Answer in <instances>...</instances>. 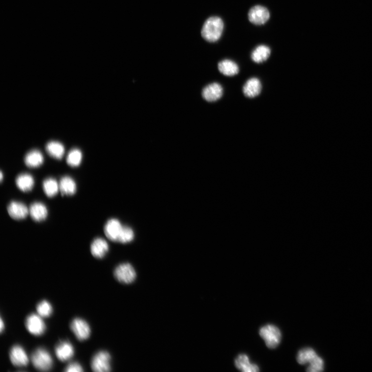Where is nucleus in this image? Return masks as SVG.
<instances>
[{"mask_svg":"<svg viewBox=\"0 0 372 372\" xmlns=\"http://www.w3.org/2000/svg\"><path fill=\"white\" fill-rule=\"evenodd\" d=\"M0 324H1V332H2L4 328V324L2 318L1 319V323H0Z\"/></svg>","mask_w":372,"mask_h":372,"instance_id":"7c9ffc66","label":"nucleus"},{"mask_svg":"<svg viewBox=\"0 0 372 372\" xmlns=\"http://www.w3.org/2000/svg\"><path fill=\"white\" fill-rule=\"evenodd\" d=\"M36 309L38 315L42 318H49L52 313V306L46 300L39 303L37 306Z\"/></svg>","mask_w":372,"mask_h":372,"instance_id":"bb28decb","label":"nucleus"},{"mask_svg":"<svg viewBox=\"0 0 372 372\" xmlns=\"http://www.w3.org/2000/svg\"><path fill=\"white\" fill-rule=\"evenodd\" d=\"M17 187L23 192H29L33 189L34 180L32 176L27 173L20 174L16 180Z\"/></svg>","mask_w":372,"mask_h":372,"instance_id":"6ab92c4d","label":"nucleus"},{"mask_svg":"<svg viewBox=\"0 0 372 372\" xmlns=\"http://www.w3.org/2000/svg\"><path fill=\"white\" fill-rule=\"evenodd\" d=\"M91 367L94 372H110L112 367L109 353L106 351H100L95 355L92 360Z\"/></svg>","mask_w":372,"mask_h":372,"instance_id":"39448f33","label":"nucleus"},{"mask_svg":"<svg viewBox=\"0 0 372 372\" xmlns=\"http://www.w3.org/2000/svg\"><path fill=\"white\" fill-rule=\"evenodd\" d=\"M0 175H1V180L2 181L3 179V173L2 172H1V174H0Z\"/></svg>","mask_w":372,"mask_h":372,"instance_id":"2f4dec72","label":"nucleus"},{"mask_svg":"<svg viewBox=\"0 0 372 372\" xmlns=\"http://www.w3.org/2000/svg\"><path fill=\"white\" fill-rule=\"evenodd\" d=\"M259 335L264 340L266 346L272 349L278 346L281 342V331L273 324H267L261 328Z\"/></svg>","mask_w":372,"mask_h":372,"instance_id":"f03ea898","label":"nucleus"},{"mask_svg":"<svg viewBox=\"0 0 372 372\" xmlns=\"http://www.w3.org/2000/svg\"><path fill=\"white\" fill-rule=\"evenodd\" d=\"M60 191L63 195H72L76 192L77 186L74 180L69 177L61 178L59 183Z\"/></svg>","mask_w":372,"mask_h":372,"instance_id":"aec40b11","label":"nucleus"},{"mask_svg":"<svg viewBox=\"0 0 372 372\" xmlns=\"http://www.w3.org/2000/svg\"><path fill=\"white\" fill-rule=\"evenodd\" d=\"M65 371L67 372H81L83 371V370L80 364L74 362L69 363L66 367Z\"/></svg>","mask_w":372,"mask_h":372,"instance_id":"c756f323","label":"nucleus"},{"mask_svg":"<svg viewBox=\"0 0 372 372\" xmlns=\"http://www.w3.org/2000/svg\"><path fill=\"white\" fill-rule=\"evenodd\" d=\"M318 356L312 348H306L298 352L297 360L300 365H306L309 364Z\"/></svg>","mask_w":372,"mask_h":372,"instance_id":"b1692460","label":"nucleus"},{"mask_svg":"<svg viewBox=\"0 0 372 372\" xmlns=\"http://www.w3.org/2000/svg\"><path fill=\"white\" fill-rule=\"evenodd\" d=\"M250 21L255 25H263L270 19V13L267 8L256 5L251 8L249 12Z\"/></svg>","mask_w":372,"mask_h":372,"instance_id":"423d86ee","label":"nucleus"},{"mask_svg":"<svg viewBox=\"0 0 372 372\" xmlns=\"http://www.w3.org/2000/svg\"><path fill=\"white\" fill-rule=\"evenodd\" d=\"M223 93L222 86L218 83H213L205 87L203 90L202 96L209 102H215L222 97Z\"/></svg>","mask_w":372,"mask_h":372,"instance_id":"9b49d317","label":"nucleus"},{"mask_svg":"<svg viewBox=\"0 0 372 372\" xmlns=\"http://www.w3.org/2000/svg\"><path fill=\"white\" fill-rule=\"evenodd\" d=\"M323 369V359L317 356L310 363L307 371L310 372H321Z\"/></svg>","mask_w":372,"mask_h":372,"instance_id":"c85d7f7f","label":"nucleus"},{"mask_svg":"<svg viewBox=\"0 0 372 372\" xmlns=\"http://www.w3.org/2000/svg\"><path fill=\"white\" fill-rule=\"evenodd\" d=\"M236 367L244 372H258L259 371V367L256 364L250 362L248 356L245 354H241L235 360Z\"/></svg>","mask_w":372,"mask_h":372,"instance_id":"f3484780","label":"nucleus"},{"mask_svg":"<svg viewBox=\"0 0 372 372\" xmlns=\"http://www.w3.org/2000/svg\"><path fill=\"white\" fill-rule=\"evenodd\" d=\"M262 85L259 79L252 78L246 82L243 87V93L248 98H255L262 91Z\"/></svg>","mask_w":372,"mask_h":372,"instance_id":"ddd939ff","label":"nucleus"},{"mask_svg":"<svg viewBox=\"0 0 372 372\" xmlns=\"http://www.w3.org/2000/svg\"><path fill=\"white\" fill-rule=\"evenodd\" d=\"M114 276L117 280L124 284H130L136 278V272L129 263H123L118 265L114 271Z\"/></svg>","mask_w":372,"mask_h":372,"instance_id":"20e7f679","label":"nucleus"},{"mask_svg":"<svg viewBox=\"0 0 372 372\" xmlns=\"http://www.w3.org/2000/svg\"><path fill=\"white\" fill-rule=\"evenodd\" d=\"M10 357L11 361L15 366L25 367L29 363L26 351L19 345H15L11 348Z\"/></svg>","mask_w":372,"mask_h":372,"instance_id":"9d476101","label":"nucleus"},{"mask_svg":"<svg viewBox=\"0 0 372 372\" xmlns=\"http://www.w3.org/2000/svg\"><path fill=\"white\" fill-rule=\"evenodd\" d=\"M7 211L10 216L15 220L25 219L29 214V209L27 206L17 201H13L10 203L7 207Z\"/></svg>","mask_w":372,"mask_h":372,"instance_id":"f8f14e48","label":"nucleus"},{"mask_svg":"<svg viewBox=\"0 0 372 372\" xmlns=\"http://www.w3.org/2000/svg\"><path fill=\"white\" fill-rule=\"evenodd\" d=\"M224 28V23L222 19L218 17H211L205 22L201 34L206 41L215 42L222 35Z\"/></svg>","mask_w":372,"mask_h":372,"instance_id":"f257e3e1","label":"nucleus"},{"mask_svg":"<svg viewBox=\"0 0 372 372\" xmlns=\"http://www.w3.org/2000/svg\"><path fill=\"white\" fill-rule=\"evenodd\" d=\"M55 355L61 361H66L73 357L74 349L72 344L67 341L59 343L55 349Z\"/></svg>","mask_w":372,"mask_h":372,"instance_id":"4468645a","label":"nucleus"},{"mask_svg":"<svg viewBox=\"0 0 372 372\" xmlns=\"http://www.w3.org/2000/svg\"><path fill=\"white\" fill-rule=\"evenodd\" d=\"M43 162L44 157L37 150H31L25 156V162L29 168H37L41 166Z\"/></svg>","mask_w":372,"mask_h":372,"instance_id":"412c9836","label":"nucleus"},{"mask_svg":"<svg viewBox=\"0 0 372 372\" xmlns=\"http://www.w3.org/2000/svg\"><path fill=\"white\" fill-rule=\"evenodd\" d=\"M44 191L47 196L52 197L56 195L60 191L59 184L53 178L46 179L43 184Z\"/></svg>","mask_w":372,"mask_h":372,"instance_id":"393cba45","label":"nucleus"},{"mask_svg":"<svg viewBox=\"0 0 372 372\" xmlns=\"http://www.w3.org/2000/svg\"><path fill=\"white\" fill-rule=\"evenodd\" d=\"M218 69L221 74L229 77L237 75L240 71L238 65L229 60H225L219 62Z\"/></svg>","mask_w":372,"mask_h":372,"instance_id":"a211bd4d","label":"nucleus"},{"mask_svg":"<svg viewBox=\"0 0 372 372\" xmlns=\"http://www.w3.org/2000/svg\"><path fill=\"white\" fill-rule=\"evenodd\" d=\"M271 51L268 47L260 45L253 50L251 54V59L257 63H261L266 61L271 55Z\"/></svg>","mask_w":372,"mask_h":372,"instance_id":"4be33fe9","label":"nucleus"},{"mask_svg":"<svg viewBox=\"0 0 372 372\" xmlns=\"http://www.w3.org/2000/svg\"><path fill=\"white\" fill-rule=\"evenodd\" d=\"M29 209L30 216L36 222L45 220L48 215V210L46 206L40 202L32 204Z\"/></svg>","mask_w":372,"mask_h":372,"instance_id":"2eb2a0df","label":"nucleus"},{"mask_svg":"<svg viewBox=\"0 0 372 372\" xmlns=\"http://www.w3.org/2000/svg\"><path fill=\"white\" fill-rule=\"evenodd\" d=\"M82 160V154L80 150L73 149L71 150L67 156V163L71 167H78L81 164Z\"/></svg>","mask_w":372,"mask_h":372,"instance_id":"a878e982","label":"nucleus"},{"mask_svg":"<svg viewBox=\"0 0 372 372\" xmlns=\"http://www.w3.org/2000/svg\"><path fill=\"white\" fill-rule=\"evenodd\" d=\"M26 328L32 335L41 336L44 333L46 325L41 316L32 314L26 321Z\"/></svg>","mask_w":372,"mask_h":372,"instance_id":"0eeeda50","label":"nucleus"},{"mask_svg":"<svg viewBox=\"0 0 372 372\" xmlns=\"http://www.w3.org/2000/svg\"><path fill=\"white\" fill-rule=\"evenodd\" d=\"M109 250L108 243L104 239L97 238L92 242L91 251L92 255L96 258H104Z\"/></svg>","mask_w":372,"mask_h":372,"instance_id":"dca6fc26","label":"nucleus"},{"mask_svg":"<svg viewBox=\"0 0 372 372\" xmlns=\"http://www.w3.org/2000/svg\"><path fill=\"white\" fill-rule=\"evenodd\" d=\"M134 233L132 229L128 226H123L118 242L126 243L131 242L134 238Z\"/></svg>","mask_w":372,"mask_h":372,"instance_id":"cd10ccee","label":"nucleus"},{"mask_svg":"<svg viewBox=\"0 0 372 372\" xmlns=\"http://www.w3.org/2000/svg\"><path fill=\"white\" fill-rule=\"evenodd\" d=\"M123 227L119 220L116 219L109 220L104 228L107 238L110 241L118 242Z\"/></svg>","mask_w":372,"mask_h":372,"instance_id":"1a4fd4ad","label":"nucleus"},{"mask_svg":"<svg viewBox=\"0 0 372 372\" xmlns=\"http://www.w3.org/2000/svg\"><path fill=\"white\" fill-rule=\"evenodd\" d=\"M70 328L77 338L80 341L88 339L91 334V329L88 323L84 320L76 318L70 324Z\"/></svg>","mask_w":372,"mask_h":372,"instance_id":"6e6552de","label":"nucleus"},{"mask_svg":"<svg viewBox=\"0 0 372 372\" xmlns=\"http://www.w3.org/2000/svg\"><path fill=\"white\" fill-rule=\"evenodd\" d=\"M47 152L52 157L57 160H61L65 153V148L60 142L56 141L49 142L47 145Z\"/></svg>","mask_w":372,"mask_h":372,"instance_id":"5701e85b","label":"nucleus"},{"mask_svg":"<svg viewBox=\"0 0 372 372\" xmlns=\"http://www.w3.org/2000/svg\"><path fill=\"white\" fill-rule=\"evenodd\" d=\"M32 362L37 370L42 371L50 370L53 365V360L49 353L44 348H38L32 355Z\"/></svg>","mask_w":372,"mask_h":372,"instance_id":"7ed1b4c3","label":"nucleus"}]
</instances>
